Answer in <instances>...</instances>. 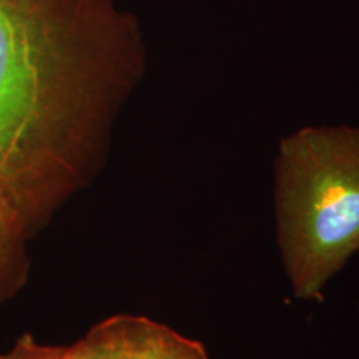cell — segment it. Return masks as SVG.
I'll use <instances>...</instances> for the list:
<instances>
[{
  "label": "cell",
  "instance_id": "6da1fadb",
  "mask_svg": "<svg viewBox=\"0 0 359 359\" xmlns=\"http://www.w3.org/2000/svg\"><path fill=\"white\" fill-rule=\"evenodd\" d=\"M145 72L116 0H0V190L32 240L100 177Z\"/></svg>",
  "mask_w": 359,
  "mask_h": 359
},
{
  "label": "cell",
  "instance_id": "7a4b0ae2",
  "mask_svg": "<svg viewBox=\"0 0 359 359\" xmlns=\"http://www.w3.org/2000/svg\"><path fill=\"white\" fill-rule=\"evenodd\" d=\"M280 257L298 302H323L359 251V127H303L275 158Z\"/></svg>",
  "mask_w": 359,
  "mask_h": 359
},
{
  "label": "cell",
  "instance_id": "3957f363",
  "mask_svg": "<svg viewBox=\"0 0 359 359\" xmlns=\"http://www.w3.org/2000/svg\"><path fill=\"white\" fill-rule=\"evenodd\" d=\"M0 359H210L205 344L165 323L118 313L93 325L70 344H50L22 333Z\"/></svg>",
  "mask_w": 359,
  "mask_h": 359
},
{
  "label": "cell",
  "instance_id": "277c9868",
  "mask_svg": "<svg viewBox=\"0 0 359 359\" xmlns=\"http://www.w3.org/2000/svg\"><path fill=\"white\" fill-rule=\"evenodd\" d=\"M32 241L20 213L0 190V306L17 298L29 285Z\"/></svg>",
  "mask_w": 359,
  "mask_h": 359
}]
</instances>
